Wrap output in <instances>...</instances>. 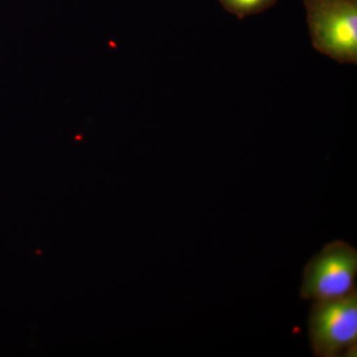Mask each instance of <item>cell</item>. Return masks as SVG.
Segmentation results:
<instances>
[{"instance_id":"6da1fadb","label":"cell","mask_w":357,"mask_h":357,"mask_svg":"<svg viewBox=\"0 0 357 357\" xmlns=\"http://www.w3.org/2000/svg\"><path fill=\"white\" fill-rule=\"evenodd\" d=\"M312 47L340 64H357V0H303Z\"/></svg>"},{"instance_id":"7a4b0ae2","label":"cell","mask_w":357,"mask_h":357,"mask_svg":"<svg viewBox=\"0 0 357 357\" xmlns=\"http://www.w3.org/2000/svg\"><path fill=\"white\" fill-rule=\"evenodd\" d=\"M357 250L335 241L312 256L303 271L300 296L321 302L342 299L356 292Z\"/></svg>"},{"instance_id":"3957f363","label":"cell","mask_w":357,"mask_h":357,"mask_svg":"<svg viewBox=\"0 0 357 357\" xmlns=\"http://www.w3.org/2000/svg\"><path fill=\"white\" fill-rule=\"evenodd\" d=\"M307 325L314 356L356 357L357 291L342 299L314 302Z\"/></svg>"},{"instance_id":"277c9868","label":"cell","mask_w":357,"mask_h":357,"mask_svg":"<svg viewBox=\"0 0 357 357\" xmlns=\"http://www.w3.org/2000/svg\"><path fill=\"white\" fill-rule=\"evenodd\" d=\"M277 1L278 0H218L225 11L239 20L261 13L275 6Z\"/></svg>"}]
</instances>
